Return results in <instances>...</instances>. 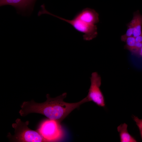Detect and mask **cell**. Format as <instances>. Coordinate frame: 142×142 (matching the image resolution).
<instances>
[{"label":"cell","instance_id":"3957f363","mask_svg":"<svg viewBox=\"0 0 142 142\" xmlns=\"http://www.w3.org/2000/svg\"><path fill=\"white\" fill-rule=\"evenodd\" d=\"M29 121H22L17 118L12 126L14 129V134L10 133L8 136L11 141L17 142H46L38 131L32 130L28 126Z\"/></svg>","mask_w":142,"mask_h":142},{"label":"cell","instance_id":"ba28073f","mask_svg":"<svg viewBox=\"0 0 142 142\" xmlns=\"http://www.w3.org/2000/svg\"><path fill=\"white\" fill-rule=\"evenodd\" d=\"M133 17L135 22L133 36L135 37L142 34V15L138 11L134 12Z\"/></svg>","mask_w":142,"mask_h":142},{"label":"cell","instance_id":"277c9868","mask_svg":"<svg viewBox=\"0 0 142 142\" xmlns=\"http://www.w3.org/2000/svg\"><path fill=\"white\" fill-rule=\"evenodd\" d=\"M37 131L46 142L59 140L64 134L60 123L49 119L42 123Z\"/></svg>","mask_w":142,"mask_h":142},{"label":"cell","instance_id":"6da1fadb","mask_svg":"<svg viewBox=\"0 0 142 142\" xmlns=\"http://www.w3.org/2000/svg\"><path fill=\"white\" fill-rule=\"evenodd\" d=\"M67 95V93H64L53 98L47 94L46 95L47 100L43 103H37L33 100L30 101L24 102L21 105V109L19 113L22 116L31 113L40 114L49 119L60 123L73 111L87 102L85 98L77 102H66L64 100Z\"/></svg>","mask_w":142,"mask_h":142},{"label":"cell","instance_id":"7a4b0ae2","mask_svg":"<svg viewBox=\"0 0 142 142\" xmlns=\"http://www.w3.org/2000/svg\"><path fill=\"white\" fill-rule=\"evenodd\" d=\"M42 10L38 12L40 16L47 14L56 17L71 25L77 31L83 34L84 40H92L97 36V27L96 24L99 21L98 14L94 9L88 8H85L75 16L73 19L68 20L54 15L47 11L44 5L41 6Z\"/></svg>","mask_w":142,"mask_h":142},{"label":"cell","instance_id":"9c48e42d","mask_svg":"<svg viewBox=\"0 0 142 142\" xmlns=\"http://www.w3.org/2000/svg\"><path fill=\"white\" fill-rule=\"evenodd\" d=\"M127 26L128 28L126 33L122 35L121 37V40L125 42L128 38L133 36L134 29V24L130 22L128 23Z\"/></svg>","mask_w":142,"mask_h":142},{"label":"cell","instance_id":"5b68a950","mask_svg":"<svg viewBox=\"0 0 142 142\" xmlns=\"http://www.w3.org/2000/svg\"><path fill=\"white\" fill-rule=\"evenodd\" d=\"M90 79L91 85L86 97L88 102L92 101L98 106L104 107L105 99L100 88L101 77L97 72H94L92 73Z\"/></svg>","mask_w":142,"mask_h":142},{"label":"cell","instance_id":"9a60e30c","mask_svg":"<svg viewBox=\"0 0 142 142\" xmlns=\"http://www.w3.org/2000/svg\"><path fill=\"white\" fill-rule=\"evenodd\" d=\"M139 53H140V54L142 55V48L140 49Z\"/></svg>","mask_w":142,"mask_h":142},{"label":"cell","instance_id":"4fadbf2b","mask_svg":"<svg viewBox=\"0 0 142 142\" xmlns=\"http://www.w3.org/2000/svg\"><path fill=\"white\" fill-rule=\"evenodd\" d=\"M135 38L136 42H142V34Z\"/></svg>","mask_w":142,"mask_h":142},{"label":"cell","instance_id":"52a82bcc","mask_svg":"<svg viewBox=\"0 0 142 142\" xmlns=\"http://www.w3.org/2000/svg\"><path fill=\"white\" fill-rule=\"evenodd\" d=\"M127 125L124 123L117 127V130L119 133L120 141L121 142H136V139L129 134L127 130Z\"/></svg>","mask_w":142,"mask_h":142},{"label":"cell","instance_id":"8fae6325","mask_svg":"<svg viewBox=\"0 0 142 142\" xmlns=\"http://www.w3.org/2000/svg\"><path fill=\"white\" fill-rule=\"evenodd\" d=\"M133 118L139 129L142 139V119H139L135 116H133Z\"/></svg>","mask_w":142,"mask_h":142},{"label":"cell","instance_id":"5bb4252c","mask_svg":"<svg viewBox=\"0 0 142 142\" xmlns=\"http://www.w3.org/2000/svg\"><path fill=\"white\" fill-rule=\"evenodd\" d=\"M30 3L31 4H33L34 1H35L36 0H28Z\"/></svg>","mask_w":142,"mask_h":142},{"label":"cell","instance_id":"8992f818","mask_svg":"<svg viewBox=\"0 0 142 142\" xmlns=\"http://www.w3.org/2000/svg\"><path fill=\"white\" fill-rule=\"evenodd\" d=\"M13 6L18 10H24L32 5L28 0H0V6Z\"/></svg>","mask_w":142,"mask_h":142},{"label":"cell","instance_id":"30bf717a","mask_svg":"<svg viewBox=\"0 0 142 142\" xmlns=\"http://www.w3.org/2000/svg\"><path fill=\"white\" fill-rule=\"evenodd\" d=\"M125 42L126 44L124 46L125 48L132 52L133 50L136 43L135 38L132 36L128 38Z\"/></svg>","mask_w":142,"mask_h":142},{"label":"cell","instance_id":"7c38bea8","mask_svg":"<svg viewBox=\"0 0 142 142\" xmlns=\"http://www.w3.org/2000/svg\"><path fill=\"white\" fill-rule=\"evenodd\" d=\"M142 48V42H136L134 48L132 53L135 54L138 53Z\"/></svg>","mask_w":142,"mask_h":142}]
</instances>
